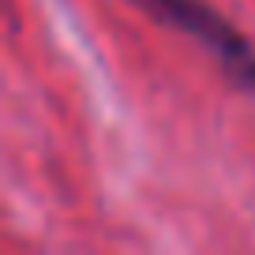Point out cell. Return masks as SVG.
I'll return each instance as SVG.
<instances>
[{
    "label": "cell",
    "mask_w": 255,
    "mask_h": 255,
    "mask_svg": "<svg viewBox=\"0 0 255 255\" xmlns=\"http://www.w3.org/2000/svg\"><path fill=\"white\" fill-rule=\"evenodd\" d=\"M146 19L191 38L240 90L255 94V45L207 0H131Z\"/></svg>",
    "instance_id": "obj_1"
}]
</instances>
